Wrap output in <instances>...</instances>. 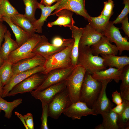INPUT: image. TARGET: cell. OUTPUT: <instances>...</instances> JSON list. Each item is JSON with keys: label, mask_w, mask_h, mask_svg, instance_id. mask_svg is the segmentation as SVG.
<instances>
[{"label": "cell", "mask_w": 129, "mask_h": 129, "mask_svg": "<svg viewBox=\"0 0 129 129\" xmlns=\"http://www.w3.org/2000/svg\"><path fill=\"white\" fill-rule=\"evenodd\" d=\"M71 103L66 88L56 94L48 104V116L57 119Z\"/></svg>", "instance_id": "obj_7"}, {"label": "cell", "mask_w": 129, "mask_h": 129, "mask_svg": "<svg viewBox=\"0 0 129 129\" xmlns=\"http://www.w3.org/2000/svg\"><path fill=\"white\" fill-rule=\"evenodd\" d=\"M85 0H59V3L57 7L50 16H54L59 11L65 9L83 16L85 20L88 21L91 16L86 9Z\"/></svg>", "instance_id": "obj_9"}, {"label": "cell", "mask_w": 129, "mask_h": 129, "mask_svg": "<svg viewBox=\"0 0 129 129\" xmlns=\"http://www.w3.org/2000/svg\"><path fill=\"white\" fill-rule=\"evenodd\" d=\"M26 124L28 129H34V124L32 114L28 113L23 115Z\"/></svg>", "instance_id": "obj_38"}, {"label": "cell", "mask_w": 129, "mask_h": 129, "mask_svg": "<svg viewBox=\"0 0 129 129\" xmlns=\"http://www.w3.org/2000/svg\"><path fill=\"white\" fill-rule=\"evenodd\" d=\"M122 23L121 28L125 34L129 37V23L128 21V16L123 18L121 21Z\"/></svg>", "instance_id": "obj_39"}, {"label": "cell", "mask_w": 129, "mask_h": 129, "mask_svg": "<svg viewBox=\"0 0 129 129\" xmlns=\"http://www.w3.org/2000/svg\"><path fill=\"white\" fill-rule=\"evenodd\" d=\"M2 19L3 21L5 22L8 24L12 29L16 38V41L19 47L32 36L30 35L20 27L12 22L10 18L3 17Z\"/></svg>", "instance_id": "obj_26"}, {"label": "cell", "mask_w": 129, "mask_h": 129, "mask_svg": "<svg viewBox=\"0 0 129 129\" xmlns=\"http://www.w3.org/2000/svg\"><path fill=\"white\" fill-rule=\"evenodd\" d=\"M59 0H41L40 3L45 6H50L53 3L58 1Z\"/></svg>", "instance_id": "obj_43"}, {"label": "cell", "mask_w": 129, "mask_h": 129, "mask_svg": "<svg viewBox=\"0 0 129 129\" xmlns=\"http://www.w3.org/2000/svg\"><path fill=\"white\" fill-rule=\"evenodd\" d=\"M4 42L0 48V55L5 61L7 60L9 54L19 46L16 41L12 39L10 31L7 30L4 36Z\"/></svg>", "instance_id": "obj_22"}, {"label": "cell", "mask_w": 129, "mask_h": 129, "mask_svg": "<svg viewBox=\"0 0 129 129\" xmlns=\"http://www.w3.org/2000/svg\"><path fill=\"white\" fill-rule=\"evenodd\" d=\"M102 87L101 81L94 79L91 74L86 71L81 89L80 101L84 102L91 108Z\"/></svg>", "instance_id": "obj_1"}, {"label": "cell", "mask_w": 129, "mask_h": 129, "mask_svg": "<svg viewBox=\"0 0 129 129\" xmlns=\"http://www.w3.org/2000/svg\"><path fill=\"white\" fill-rule=\"evenodd\" d=\"M120 80V90L122 100L129 101V65L123 68Z\"/></svg>", "instance_id": "obj_27"}, {"label": "cell", "mask_w": 129, "mask_h": 129, "mask_svg": "<svg viewBox=\"0 0 129 129\" xmlns=\"http://www.w3.org/2000/svg\"><path fill=\"white\" fill-rule=\"evenodd\" d=\"M59 2L58 1L54 5L52 6H46L39 3V9L41 10V15L40 18L33 23L36 32L41 33L42 31V26L44 22L46 21L48 17L52 12L57 8Z\"/></svg>", "instance_id": "obj_23"}, {"label": "cell", "mask_w": 129, "mask_h": 129, "mask_svg": "<svg viewBox=\"0 0 129 129\" xmlns=\"http://www.w3.org/2000/svg\"><path fill=\"white\" fill-rule=\"evenodd\" d=\"M22 100L19 98L15 99L11 102H8L0 97V108L5 113L4 116L10 119L12 115L13 109L22 102Z\"/></svg>", "instance_id": "obj_29"}, {"label": "cell", "mask_w": 129, "mask_h": 129, "mask_svg": "<svg viewBox=\"0 0 129 129\" xmlns=\"http://www.w3.org/2000/svg\"><path fill=\"white\" fill-rule=\"evenodd\" d=\"M0 12L2 17H7L10 18L18 13L8 0H1L0 4Z\"/></svg>", "instance_id": "obj_34"}, {"label": "cell", "mask_w": 129, "mask_h": 129, "mask_svg": "<svg viewBox=\"0 0 129 129\" xmlns=\"http://www.w3.org/2000/svg\"><path fill=\"white\" fill-rule=\"evenodd\" d=\"M25 6V16L33 23L37 20L35 17L36 11L39 9L37 0H22Z\"/></svg>", "instance_id": "obj_30"}, {"label": "cell", "mask_w": 129, "mask_h": 129, "mask_svg": "<svg viewBox=\"0 0 129 129\" xmlns=\"http://www.w3.org/2000/svg\"><path fill=\"white\" fill-rule=\"evenodd\" d=\"M104 36L103 33L97 31L88 23L83 28L79 48L86 46L91 47L98 42Z\"/></svg>", "instance_id": "obj_17"}, {"label": "cell", "mask_w": 129, "mask_h": 129, "mask_svg": "<svg viewBox=\"0 0 129 129\" xmlns=\"http://www.w3.org/2000/svg\"><path fill=\"white\" fill-rule=\"evenodd\" d=\"M66 47L65 46L59 47L55 46L48 42V39L45 36L42 35L32 52L40 55L46 59Z\"/></svg>", "instance_id": "obj_16"}, {"label": "cell", "mask_w": 129, "mask_h": 129, "mask_svg": "<svg viewBox=\"0 0 129 129\" xmlns=\"http://www.w3.org/2000/svg\"><path fill=\"white\" fill-rule=\"evenodd\" d=\"M15 113L16 115L21 120L26 129H28L25 123L23 115H22L21 114L17 112H15Z\"/></svg>", "instance_id": "obj_44"}, {"label": "cell", "mask_w": 129, "mask_h": 129, "mask_svg": "<svg viewBox=\"0 0 129 129\" xmlns=\"http://www.w3.org/2000/svg\"><path fill=\"white\" fill-rule=\"evenodd\" d=\"M76 66L51 71L46 75L42 83L35 90L42 91L50 86L65 81Z\"/></svg>", "instance_id": "obj_10"}, {"label": "cell", "mask_w": 129, "mask_h": 129, "mask_svg": "<svg viewBox=\"0 0 129 129\" xmlns=\"http://www.w3.org/2000/svg\"><path fill=\"white\" fill-rule=\"evenodd\" d=\"M46 75L41 72L34 74L15 86L9 91L7 97L31 92L36 89L45 79Z\"/></svg>", "instance_id": "obj_6"}, {"label": "cell", "mask_w": 129, "mask_h": 129, "mask_svg": "<svg viewBox=\"0 0 129 129\" xmlns=\"http://www.w3.org/2000/svg\"><path fill=\"white\" fill-rule=\"evenodd\" d=\"M63 113L73 120L80 119L82 117L89 115H97L92 109L89 107L84 102L80 101L72 103Z\"/></svg>", "instance_id": "obj_13"}, {"label": "cell", "mask_w": 129, "mask_h": 129, "mask_svg": "<svg viewBox=\"0 0 129 129\" xmlns=\"http://www.w3.org/2000/svg\"><path fill=\"white\" fill-rule=\"evenodd\" d=\"M5 61L0 55V67L3 64Z\"/></svg>", "instance_id": "obj_47"}, {"label": "cell", "mask_w": 129, "mask_h": 129, "mask_svg": "<svg viewBox=\"0 0 129 129\" xmlns=\"http://www.w3.org/2000/svg\"><path fill=\"white\" fill-rule=\"evenodd\" d=\"M113 21H109L103 33L111 43L114 42L118 49L121 55L124 51L129 50V42L126 37H123L119 30V28L114 25Z\"/></svg>", "instance_id": "obj_8"}, {"label": "cell", "mask_w": 129, "mask_h": 129, "mask_svg": "<svg viewBox=\"0 0 129 129\" xmlns=\"http://www.w3.org/2000/svg\"><path fill=\"white\" fill-rule=\"evenodd\" d=\"M91 48L92 54L96 56L99 54L117 55L119 52L116 46L112 44L104 35Z\"/></svg>", "instance_id": "obj_18"}, {"label": "cell", "mask_w": 129, "mask_h": 129, "mask_svg": "<svg viewBox=\"0 0 129 129\" xmlns=\"http://www.w3.org/2000/svg\"><path fill=\"white\" fill-rule=\"evenodd\" d=\"M3 86L0 81V97H2L3 95Z\"/></svg>", "instance_id": "obj_45"}, {"label": "cell", "mask_w": 129, "mask_h": 129, "mask_svg": "<svg viewBox=\"0 0 129 129\" xmlns=\"http://www.w3.org/2000/svg\"><path fill=\"white\" fill-rule=\"evenodd\" d=\"M112 109V110L118 114L121 113L124 110V103L123 101L122 102Z\"/></svg>", "instance_id": "obj_42"}, {"label": "cell", "mask_w": 129, "mask_h": 129, "mask_svg": "<svg viewBox=\"0 0 129 129\" xmlns=\"http://www.w3.org/2000/svg\"><path fill=\"white\" fill-rule=\"evenodd\" d=\"M100 55L104 60L103 64L106 67L121 69L129 65V57L127 56H118L113 55Z\"/></svg>", "instance_id": "obj_21"}, {"label": "cell", "mask_w": 129, "mask_h": 129, "mask_svg": "<svg viewBox=\"0 0 129 129\" xmlns=\"http://www.w3.org/2000/svg\"><path fill=\"white\" fill-rule=\"evenodd\" d=\"M124 103L123 110L118 114L117 124L119 129H129V101L123 100Z\"/></svg>", "instance_id": "obj_31"}, {"label": "cell", "mask_w": 129, "mask_h": 129, "mask_svg": "<svg viewBox=\"0 0 129 129\" xmlns=\"http://www.w3.org/2000/svg\"><path fill=\"white\" fill-rule=\"evenodd\" d=\"M70 27L71 31L72 37L74 40L71 51V63L72 66H75L77 64L79 45L82 32L83 28H79L74 25Z\"/></svg>", "instance_id": "obj_24"}, {"label": "cell", "mask_w": 129, "mask_h": 129, "mask_svg": "<svg viewBox=\"0 0 129 129\" xmlns=\"http://www.w3.org/2000/svg\"><path fill=\"white\" fill-rule=\"evenodd\" d=\"M44 70L43 66H39L13 75L3 87L2 97H7L9 92L14 86L28 77L35 73L42 72Z\"/></svg>", "instance_id": "obj_14"}, {"label": "cell", "mask_w": 129, "mask_h": 129, "mask_svg": "<svg viewBox=\"0 0 129 129\" xmlns=\"http://www.w3.org/2000/svg\"><path fill=\"white\" fill-rule=\"evenodd\" d=\"M111 81L108 80L101 81L102 87L100 92L91 107L97 115L108 112L113 108V104L107 97L106 92L107 85Z\"/></svg>", "instance_id": "obj_11"}, {"label": "cell", "mask_w": 129, "mask_h": 129, "mask_svg": "<svg viewBox=\"0 0 129 129\" xmlns=\"http://www.w3.org/2000/svg\"><path fill=\"white\" fill-rule=\"evenodd\" d=\"M86 71L83 66L77 64L65 80L72 103L80 101L81 89Z\"/></svg>", "instance_id": "obj_4"}, {"label": "cell", "mask_w": 129, "mask_h": 129, "mask_svg": "<svg viewBox=\"0 0 129 129\" xmlns=\"http://www.w3.org/2000/svg\"><path fill=\"white\" fill-rule=\"evenodd\" d=\"M42 108V114L41 118V129H48V104L43 101H41Z\"/></svg>", "instance_id": "obj_35"}, {"label": "cell", "mask_w": 129, "mask_h": 129, "mask_svg": "<svg viewBox=\"0 0 129 129\" xmlns=\"http://www.w3.org/2000/svg\"><path fill=\"white\" fill-rule=\"evenodd\" d=\"M12 64L7 59L0 67V81L3 87L13 75L12 69Z\"/></svg>", "instance_id": "obj_32"}, {"label": "cell", "mask_w": 129, "mask_h": 129, "mask_svg": "<svg viewBox=\"0 0 129 129\" xmlns=\"http://www.w3.org/2000/svg\"><path fill=\"white\" fill-rule=\"evenodd\" d=\"M73 12L67 9L61 10L55 14L58 17V18L53 22H49L47 26L49 27L54 25H59L61 27H71L75 23L73 17Z\"/></svg>", "instance_id": "obj_20"}, {"label": "cell", "mask_w": 129, "mask_h": 129, "mask_svg": "<svg viewBox=\"0 0 129 129\" xmlns=\"http://www.w3.org/2000/svg\"><path fill=\"white\" fill-rule=\"evenodd\" d=\"M104 7L100 15L104 16L110 18L113 14V9L114 4L112 0H108L103 2Z\"/></svg>", "instance_id": "obj_36"}, {"label": "cell", "mask_w": 129, "mask_h": 129, "mask_svg": "<svg viewBox=\"0 0 129 129\" xmlns=\"http://www.w3.org/2000/svg\"><path fill=\"white\" fill-rule=\"evenodd\" d=\"M1 111H2L1 110V109L0 108V113H1Z\"/></svg>", "instance_id": "obj_49"}, {"label": "cell", "mask_w": 129, "mask_h": 129, "mask_svg": "<svg viewBox=\"0 0 129 129\" xmlns=\"http://www.w3.org/2000/svg\"><path fill=\"white\" fill-rule=\"evenodd\" d=\"M45 60L44 58L36 54L32 57L23 59L13 64L12 68L13 75L38 66H43Z\"/></svg>", "instance_id": "obj_15"}, {"label": "cell", "mask_w": 129, "mask_h": 129, "mask_svg": "<svg viewBox=\"0 0 129 129\" xmlns=\"http://www.w3.org/2000/svg\"><path fill=\"white\" fill-rule=\"evenodd\" d=\"M123 4L124 5V9L122 10L121 13L117 17L116 19L113 21L114 24L121 23L122 19L128 15L129 13V0H123Z\"/></svg>", "instance_id": "obj_37"}, {"label": "cell", "mask_w": 129, "mask_h": 129, "mask_svg": "<svg viewBox=\"0 0 129 129\" xmlns=\"http://www.w3.org/2000/svg\"><path fill=\"white\" fill-rule=\"evenodd\" d=\"M103 60L101 57L93 54L91 47L86 46L79 48L77 64L82 65L91 75L106 69L104 65Z\"/></svg>", "instance_id": "obj_2"}, {"label": "cell", "mask_w": 129, "mask_h": 129, "mask_svg": "<svg viewBox=\"0 0 129 129\" xmlns=\"http://www.w3.org/2000/svg\"><path fill=\"white\" fill-rule=\"evenodd\" d=\"M74 43L45 59L43 65L45 70L41 72L47 75L55 69L70 67L71 63V51Z\"/></svg>", "instance_id": "obj_3"}, {"label": "cell", "mask_w": 129, "mask_h": 129, "mask_svg": "<svg viewBox=\"0 0 129 129\" xmlns=\"http://www.w3.org/2000/svg\"><path fill=\"white\" fill-rule=\"evenodd\" d=\"M1 0H0V4L1 2ZM2 16H1V15L0 12V22H3L2 19Z\"/></svg>", "instance_id": "obj_48"}, {"label": "cell", "mask_w": 129, "mask_h": 129, "mask_svg": "<svg viewBox=\"0 0 129 129\" xmlns=\"http://www.w3.org/2000/svg\"><path fill=\"white\" fill-rule=\"evenodd\" d=\"M123 68L118 69L109 67L108 69L95 72L92 76L94 79L101 81L105 80H109L112 81L113 80L118 83L121 80Z\"/></svg>", "instance_id": "obj_19"}, {"label": "cell", "mask_w": 129, "mask_h": 129, "mask_svg": "<svg viewBox=\"0 0 129 129\" xmlns=\"http://www.w3.org/2000/svg\"><path fill=\"white\" fill-rule=\"evenodd\" d=\"M7 30L6 26L3 24L2 22H0V48L4 39L5 33Z\"/></svg>", "instance_id": "obj_41"}, {"label": "cell", "mask_w": 129, "mask_h": 129, "mask_svg": "<svg viewBox=\"0 0 129 129\" xmlns=\"http://www.w3.org/2000/svg\"><path fill=\"white\" fill-rule=\"evenodd\" d=\"M41 36L35 33L31 37L17 49L11 52L7 59L13 64L34 56L36 54L32 51L40 40Z\"/></svg>", "instance_id": "obj_5"}, {"label": "cell", "mask_w": 129, "mask_h": 129, "mask_svg": "<svg viewBox=\"0 0 129 129\" xmlns=\"http://www.w3.org/2000/svg\"><path fill=\"white\" fill-rule=\"evenodd\" d=\"M95 129H103V128L101 124H99L95 128Z\"/></svg>", "instance_id": "obj_46"}, {"label": "cell", "mask_w": 129, "mask_h": 129, "mask_svg": "<svg viewBox=\"0 0 129 129\" xmlns=\"http://www.w3.org/2000/svg\"><path fill=\"white\" fill-rule=\"evenodd\" d=\"M10 18L12 22L20 27L31 36L35 34L36 31L33 23L24 14L18 12Z\"/></svg>", "instance_id": "obj_25"}, {"label": "cell", "mask_w": 129, "mask_h": 129, "mask_svg": "<svg viewBox=\"0 0 129 129\" xmlns=\"http://www.w3.org/2000/svg\"><path fill=\"white\" fill-rule=\"evenodd\" d=\"M102 118L101 124L103 129H119L117 124L118 114L112 109L108 112L101 114Z\"/></svg>", "instance_id": "obj_28"}, {"label": "cell", "mask_w": 129, "mask_h": 129, "mask_svg": "<svg viewBox=\"0 0 129 129\" xmlns=\"http://www.w3.org/2000/svg\"><path fill=\"white\" fill-rule=\"evenodd\" d=\"M66 88L65 80L50 86L42 91L34 90L30 93L35 98L48 104L56 94Z\"/></svg>", "instance_id": "obj_12"}, {"label": "cell", "mask_w": 129, "mask_h": 129, "mask_svg": "<svg viewBox=\"0 0 129 129\" xmlns=\"http://www.w3.org/2000/svg\"><path fill=\"white\" fill-rule=\"evenodd\" d=\"M112 97L113 102L116 105L119 104L122 102L123 100L120 92H118L116 90L113 92Z\"/></svg>", "instance_id": "obj_40"}, {"label": "cell", "mask_w": 129, "mask_h": 129, "mask_svg": "<svg viewBox=\"0 0 129 129\" xmlns=\"http://www.w3.org/2000/svg\"><path fill=\"white\" fill-rule=\"evenodd\" d=\"M110 18L100 15L97 17L91 16L90 19L88 21V23L95 30L100 32L103 33Z\"/></svg>", "instance_id": "obj_33"}]
</instances>
